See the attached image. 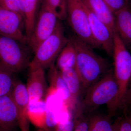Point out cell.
<instances>
[{"mask_svg":"<svg viewBox=\"0 0 131 131\" xmlns=\"http://www.w3.org/2000/svg\"><path fill=\"white\" fill-rule=\"evenodd\" d=\"M67 17L76 36L93 48H98L90 30L85 6L82 0H66Z\"/></svg>","mask_w":131,"mask_h":131,"instance_id":"obj_6","label":"cell"},{"mask_svg":"<svg viewBox=\"0 0 131 131\" xmlns=\"http://www.w3.org/2000/svg\"><path fill=\"white\" fill-rule=\"evenodd\" d=\"M43 4L54 12L58 19L63 20L66 18V0H44Z\"/></svg>","mask_w":131,"mask_h":131,"instance_id":"obj_22","label":"cell"},{"mask_svg":"<svg viewBox=\"0 0 131 131\" xmlns=\"http://www.w3.org/2000/svg\"><path fill=\"white\" fill-rule=\"evenodd\" d=\"M76 51L75 69L81 83L83 91H87L110 69L106 59L94 51L93 48L76 36L70 38Z\"/></svg>","mask_w":131,"mask_h":131,"instance_id":"obj_1","label":"cell"},{"mask_svg":"<svg viewBox=\"0 0 131 131\" xmlns=\"http://www.w3.org/2000/svg\"><path fill=\"white\" fill-rule=\"evenodd\" d=\"M115 31L126 46L131 45V7L129 5L114 13Z\"/></svg>","mask_w":131,"mask_h":131,"instance_id":"obj_14","label":"cell"},{"mask_svg":"<svg viewBox=\"0 0 131 131\" xmlns=\"http://www.w3.org/2000/svg\"><path fill=\"white\" fill-rule=\"evenodd\" d=\"M84 6L91 34L98 48L103 50L109 56H112L113 51L114 33L85 5Z\"/></svg>","mask_w":131,"mask_h":131,"instance_id":"obj_9","label":"cell"},{"mask_svg":"<svg viewBox=\"0 0 131 131\" xmlns=\"http://www.w3.org/2000/svg\"><path fill=\"white\" fill-rule=\"evenodd\" d=\"M26 86L29 103L43 100L47 90L44 70L37 69L29 70Z\"/></svg>","mask_w":131,"mask_h":131,"instance_id":"obj_12","label":"cell"},{"mask_svg":"<svg viewBox=\"0 0 131 131\" xmlns=\"http://www.w3.org/2000/svg\"><path fill=\"white\" fill-rule=\"evenodd\" d=\"M83 114L80 107L77 108L73 131H89L88 120L84 117Z\"/></svg>","mask_w":131,"mask_h":131,"instance_id":"obj_23","label":"cell"},{"mask_svg":"<svg viewBox=\"0 0 131 131\" xmlns=\"http://www.w3.org/2000/svg\"><path fill=\"white\" fill-rule=\"evenodd\" d=\"M0 6L5 9L17 12L21 14L16 0H0Z\"/></svg>","mask_w":131,"mask_h":131,"instance_id":"obj_26","label":"cell"},{"mask_svg":"<svg viewBox=\"0 0 131 131\" xmlns=\"http://www.w3.org/2000/svg\"><path fill=\"white\" fill-rule=\"evenodd\" d=\"M49 69L48 78L51 89L56 91L60 96L66 109L70 111L74 110L76 108L73 103L68 86L62 77L60 71L54 64Z\"/></svg>","mask_w":131,"mask_h":131,"instance_id":"obj_13","label":"cell"},{"mask_svg":"<svg viewBox=\"0 0 131 131\" xmlns=\"http://www.w3.org/2000/svg\"><path fill=\"white\" fill-rule=\"evenodd\" d=\"M12 93L0 96V131H15L18 126L17 109Z\"/></svg>","mask_w":131,"mask_h":131,"instance_id":"obj_11","label":"cell"},{"mask_svg":"<svg viewBox=\"0 0 131 131\" xmlns=\"http://www.w3.org/2000/svg\"><path fill=\"white\" fill-rule=\"evenodd\" d=\"M60 71L76 108L79 104V97L82 90L80 78L74 68H66Z\"/></svg>","mask_w":131,"mask_h":131,"instance_id":"obj_17","label":"cell"},{"mask_svg":"<svg viewBox=\"0 0 131 131\" xmlns=\"http://www.w3.org/2000/svg\"><path fill=\"white\" fill-rule=\"evenodd\" d=\"M58 19L54 12L43 4L28 42L34 52L38 46L53 32Z\"/></svg>","mask_w":131,"mask_h":131,"instance_id":"obj_7","label":"cell"},{"mask_svg":"<svg viewBox=\"0 0 131 131\" xmlns=\"http://www.w3.org/2000/svg\"><path fill=\"white\" fill-rule=\"evenodd\" d=\"M23 44L0 35V65L13 74L22 71L29 64Z\"/></svg>","mask_w":131,"mask_h":131,"instance_id":"obj_5","label":"cell"},{"mask_svg":"<svg viewBox=\"0 0 131 131\" xmlns=\"http://www.w3.org/2000/svg\"><path fill=\"white\" fill-rule=\"evenodd\" d=\"M80 106L82 111L91 112L104 105L110 113L116 111L115 105L119 89L113 70L110 69L86 91Z\"/></svg>","mask_w":131,"mask_h":131,"instance_id":"obj_2","label":"cell"},{"mask_svg":"<svg viewBox=\"0 0 131 131\" xmlns=\"http://www.w3.org/2000/svg\"><path fill=\"white\" fill-rule=\"evenodd\" d=\"M38 1H39V0H38Z\"/></svg>","mask_w":131,"mask_h":131,"instance_id":"obj_29","label":"cell"},{"mask_svg":"<svg viewBox=\"0 0 131 131\" xmlns=\"http://www.w3.org/2000/svg\"><path fill=\"white\" fill-rule=\"evenodd\" d=\"M13 74L0 65V96L12 93L15 80Z\"/></svg>","mask_w":131,"mask_h":131,"instance_id":"obj_21","label":"cell"},{"mask_svg":"<svg viewBox=\"0 0 131 131\" xmlns=\"http://www.w3.org/2000/svg\"><path fill=\"white\" fill-rule=\"evenodd\" d=\"M113 13L128 5V0H103Z\"/></svg>","mask_w":131,"mask_h":131,"instance_id":"obj_24","label":"cell"},{"mask_svg":"<svg viewBox=\"0 0 131 131\" xmlns=\"http://www.w3.org/2000/svg\"><path fill=\"white\" fill-rule=\"evenodd\" d=\"M89 131H118L119 121L113 124L108 116L92 115L88 120Z\"/></svg>","mask_w":131,"mask_h":131,"instance_id":"obj_20","label":"cell"},{"mask_svg":"<svg viewBox=\"0 0 131 131\" xmlns=\"http://www.w3.org/2000/svg\"><path fill=\"white\" fill-rule=\"evenodd\" d=\"M71 115L64 122H58L54 131H73L75 126V120Z\"/></svg>","mask_w":131,"mask_h":131,"instance_id":"obj_25","label":"cell"},{"mask_svg":"<svg viewBox=\"0 0 131 131\" xmlns=\"http://www.w3.org/2000/svg\"><path fill=\"white\" fill-rule=\"evenodd\" d=\"M62 24L59 21L51 35L40 44L34 52V56L29 62V70H45L54 64V61L68 43Z\"/></svg>","mask_w":131,"mask_h":131,"instance_id":"obj_3","label":"cell"},{"mask_svg":"<svg viewBox=\"0 0 131 131\" xmlns=\"http://www.w3.org/2000/svg\"><path fill=\"white\" fill-rule=\"evenodd\" d=\"M118 131H131V118L119 121Z\"/></svg>","mask_w":131,"mask_h":131,"instance_id":"obj_28","label":"cell"},{"mask_svg":"<svg viewBox=\"0 0 131 131\" xmlns=\"http://www.w3.org/2000/svg\"><path fill=\"white\" fill-rule=\"evenodd\" d=\"M121 107H123L125 108L131 107V78L121 106Z\"/></svg>","mask_w":131,"mask_h":131,"instance_id":"obj_27","label":"cell"},{"mask_svg":"<svg viewBox=\"0 0 131 131\" xmlns=\"http://www.w3.org/2000/svg\"><path fill=\"white\" fill-rule=\"evenodd\" d=\"M12 94L17 109L20 130L29 131V98L26 85L20 80H15Z\"/></svg>","mask_w":131,"mask_h":131,"instance_id":"obj_10","label":"cell"},{"mask_svg":"<svg viewBox=\"0 0 131 131\" xmlns=\"http://www.w3.org/2000/svg\"><path fill=\"white\" fill-rule=\"evenodd\" d=\"M18 7L24 18L25 34L28 40L30 37L36 20L38 0H16Z\"/></svg>","mask_w":131,"mask_h":131,"instance_id":"obj_16","label":"cell"},{"mask_svg":"<svg viewBox=\"0 0 131 131\" xmlns=\"http://www.w3.org/2000/svg\"><path fill=\"white\" fill-rule=\"evenodd\" d=\"M76 56L74 46L70 39L58 57L56 67L59 70L66 68H75Z\"/></svg>","mask_w":131,"mask_h":131,"instance_id":"obj_18","label":"cell"},{"mask_svg":"<svg viewBox=\"0 0 131 131\" xmlns=\"http://www.w3.org/2000/svg\"><path fill=\"white\" fill-rule=\"evenodd\" d=\"M47 104L44 100L29 103L28 115L31 121L39 128L43 129L45 125Z\"/></svg>","mask_w":131,"mask_h":131,"instance_id":"obj_19","label":"cell"},{"mask_svg":"<svg viewBox=\"0 0 131 131\" xmlns=\"http://www.w3.org/2000/svg\"><path fill=\"white\" fill-rule=\"evenodd\" d=\"M82 1L90 11L106 24L112 32L114 33V13L103 0H82Z\"/></svg>","mask_w":131,"mask_h":131,"instance_id":"obj_15","label":"cell"},{"mask_svg":"<svg viewBox=\"0 0 131 131\" xmlns=\"http://www.w3.org/2000/svg\"><path fill=\"white\" fill-rule=\"evenodd\" d=\"M24 25L22 15L0 6V35L13 39L24 44L28 43L26 34L23 32Z\"/></svg>","mask_w":131,"mask_h":131,"instance_id":"obj_8","label":"cell"},{"mask_svg":"<svg viewBox=\"0 0 131 131\" xmlns=\"http://www.w3.org/2000/svg\"><path fill=\"white\" fill-rule=\"evenodd\" d=\"M114 73L118 87L115 110L121 107L131 78V54L119 36L114 33Z\"/></svg>","mask_w":131,"mask_h":131,"instance_id":"obj_4","label":"cell"}]
</instances>
